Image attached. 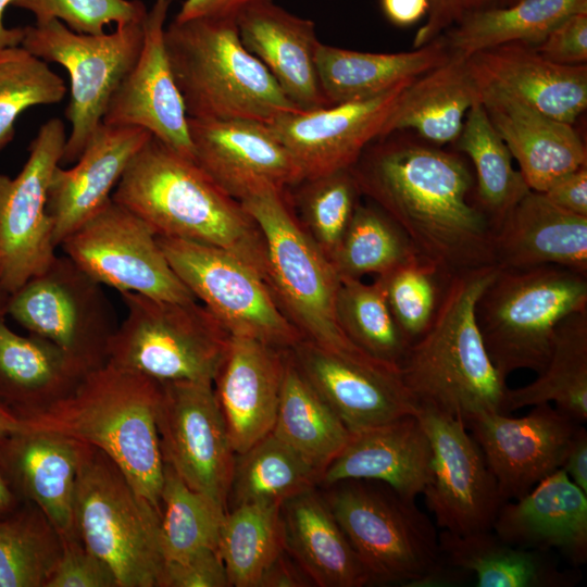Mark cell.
Segmentation results:
<instances>
[{
	"label": "cell",
	"instance_id": "1",
	"mask_svg": "<svg viewBox=\"0 0 587 587\" xmlns=\"http://www.w3.org/2000/svg\"><path fill=\"white\" fill-rule=\"evenodd\" d=\"M350 171L361 195L446 277L496 264L492 226L475 201L474 174L458 153L394 132L372 141Z\"/></svg>",
	"mask_w": 587,
	"mask_h": 587
},
{
	"label": "cell",
	"instance_id": "2",
	"mask_svg": "<svg viewBox=\"0 0 587 587\" xmlns=\"http://www.w3.org/2000/svg\"><path fill=\"white\" fill-rule=\"evenodd\" d=\"M111 198L142 218L157 236L226 249L266 279L265 243L253 217L195 161L155 137L134 155Z\"/></svg>",
	"mask_w": 587,
	"mask_h": 587
},
{
	"label": "cell",
	"instance_id": "3",
	"mask_svg": "<svg viewBox=\"0 0 587 587\" xmlns=\"http://www.w3.org/2000/svg\"><path fill=\"white\" fill-rule=\"evenodd\" d=\"M497 264L453 276L427 332L400 364L402 382L417 408L463 422L483 412L507 413V377L492 363L475 308L497 275Z\"/></svg>",
	"mask_w": 587,
	"mask_h": 587
},
{
	"label": "cell",
	"instance_id": "4",
	"mask_svg": "<svg viewBox=\"0 0 587 587\" xmlns=\"http://www.w3.org/2000/svg\"><path fill=\"white\" fill-rule=\"evenodd\" d=\"M161 386L107 362L89 371L70 395L23 419L28 430L58 433L101 450L161 513L164 461L157 428Z\"/></svg>",
	"mask_w": 587,
	"mask_h": 587
},
{
	"label": "cell",
	"instance_id": "5",
	"mask_svg": "<svg viewBox=\"0 0 587 587\" xmlns=\"http://www.w3.org/2000/svg\"><path fill=\"white\" fill-rule=\"evenodd\" d=\"M164 39L189 117L268 124L300 110L242 45L235 18L173 20Z\"/></svg>",
	"mask_w": 587,
	"mask_h": 587
},
{
	"label": "cell",
	"instance_id": "6",
	"mask_svg": "<svg viewBox=\"0 0 587 587\" xmlns=\"http://www.w3.org/2000/svg\"><path fill=\"white\" fill-rule=\"evenodd\" d=\"M586 310L587 275L558 265L500 267L475 316L492 363L508 377L524 369L540 373L559 323Z\"/></svg>",
	"mask_w": 587,
	"mask_h": 587
},
{
	"label": "cell",
	"instance_id": "7",
	"mask_svg": "<svg viewBox=\"0 0 587 587\" xmlns=\"http://www.w3.org/2000/svg\"><path fill=\"white\" fill-rule=\"evenodd\" d=\"M241 204L264 239L267 284L303 339L333 351L364 352L338 324L336 298L340 278L299 223L288 189H264Z\"/></svg>",
	"mask_w": 587,
	"mask_h": 587
},
{
	"label": "cell",
	"instance_id": "8",
	"mask_svg": "<svg viewBox=\"0 0 587 587\" xmlns=\"http://www.w3.org/2000/svg\"><path fill=\"white\" fill-rule=\"evenodd\" d=\"M74 519L82 542L110 565L120 587H158L161 513L90 445L77 476Z\"/></svg>",
	"mask_w": 587,
	"mask_h": 587
},
{
	"label": "cell",
	"instance_id": "9",
	"mask_svg": "<svg viewBox=\"0 0 587 587\" xmlns=\"http://www.w3.org/2000/svg\"><path fill=\"white\" fill-rule=\"evenodd\" d=\"M121 295L127 313L112 336L108 362L160 383H213L232 334L203 304Z\"/></svg>",
	"mask_w": 587,
	"mask_h": 587
},
{
	"label": "cell",
	"instance_id": "10",
	"mask_svg": "<svg viewBox=\"0 0 587 587\" xmlns=\"http://www.w3.org/2000/svg\"><path fill=\"white\" fill-rule=\"evenodd\" d=\"M324 497L372 583L410 587L441 558L429 516L388 485L347 479Z\"/></svg>",
	"mask_w": 587,
	"mask_h": 587
},
{
	"label": "cell",
	"instance_id": "11",
	"mask_svg": "<svg viewBox=\"0 0 587 587\" xmlns=\"http://www.w3.org/2000/svg\"><path fill=\"white\" fill-rule=\"evenodd\" d=\"M21 46L45 62L62 65L70 76L71 124L61 163H75L102 123L107 108L134 66L142 46V22L116 25L98 35L73 32L53 20L24 27Z\"/></svg>",
	"mask_w": 587,
	"mask_h": 587
},
{
	"label": "cell",
	"instance_id": "12",
	"mask_svg": "<svg viewBox=\"0 0 587 587\" xmlns=\"http://www.w3.org/2000/svg\"><path fill=\"white\" fill-rule=\"evenodd\" d=\"M157 239L178 278L233 336L280 350L303 339L265 277L238 255L207 243L163 236Z\"/></svg>",
	"mask_w": 587,
	"mask_h": 587
},
{
	"label": "cell",
	"instance_id": "13",
	"mask_svg": "<svg viewBox=\"0 0 587 587\" xmlns=\"http://www.w3.org/2000/svg\"><path fill=\"white\" fill-rule=\"evenodd\" d=\"M7 314L55 344L89 371L104 365L117 324L102 285L67 255L9 296Z\"/></svg>",
	"mask_w": 587,
	"mask_h": 587
},
{
	"label": "cell",
	"instance_id": "14",
	"mask_svg": "<svg viewBox=\"0 0 587 587\" xmlns=\"http://www.w3.org/2000/svg\"><path fill=\"white\" fill-rule=\"evenodd\" d=\"M59 247L91 278L121 294L197 300L171 267L154 230L112 198Z\"/></svg>",
	"mask_w": 587,
	"mask_h": 587
},
{
	"label": "cell",
	"instance_id": "15",
	"mask_svg": "<svg viewBox=\"0 0 587 587\" xmlns=\"http://www.w3.org/2000/svg\"><path fill=\"white\" fill-rule=\"evenodd\" d=\"M67 135L62 120L43 123L21 172L0 174V280L8 295L43 273L55 259L47 192Z\"/></svg>",
	"mask_w": 587,
	"mask_h": 587
},
{
	"label": "cell",
	"instance_id": "16",
	"mask_svg": "<svg viewBox=\"0 0 587 587\" xmlns=\"http://www.w3.org/2000/svg\"><path fill=\"white\" fill-rule=\"evenodd\" d=\"M157 428L164 463L227 511L236 452L212 382L161 383Z\"/></svg>",
	"mask_w": 587,
	"mask_h": 587
},
{
	"label": "cell",
	"instance_id": "17",
	"mask_svg": "<svg viewBox=\"0 0 587 587\" xmlns=\"http://www.w3.org/2000/svg\"><path fill=\"white\" fill-rule=\"evenodd\" d=\"M432 448L429 480L422 495L442 530L470 535L491 530L503 503L485 457L464 422L417 408Z\"/></svg>",
	"mask_w": 587,
	"mask_h": 587
},
{
	"label": "cell",
	"instance_id": "18",
	"mask_svg": "<svg viewBox=\"0 0 587 587\" xmlns=\"http://www.w3.org/2000/svg\"><path fill=\"white\" fill-rule=\"evenodd\" d=\"M295 364L350 433L417 413L400 369L364 352H340L301 339L288 349Z\"/></svg>",
	"mask_w": 587,
	"mask_h": 587
},
{
	"label": "cell",
	"instance_id": "19",
	"mask_svg": "<svg viewBox=\"0 0 587 587\" xmlns=\"http://www.w3.org/2000/svg\"><path fill=\"white\" fill-rule=\"evenodd\" d=\"M464 424L478 444L505 502L521 498L561 469L580 423L553 404L541 403L520 417L483 412L470 416Z\"/></svg>",
	"mask_w": 587,
	"mask_h": 587
},
{
	"label": "cell",
	"instance_id": "20",
	"mask_svg": "<svg viewBox=\"0 0 587 587\" xmlns=\"http://www.w3.org/2000/svg\"><path fill=\"white\" fill-rule=\"evenodd\" d=\"M195 162L238 201L264 189H289L304 179L268 124L188 116Z\"/></svg>",
	"mask_w": 587,
	"mask_h": 587
},
{
	"label": "cell",
	"instance_id": "21",
	"mask_svg": "<svg viewBox=\"0 0 587 587\" xmlns=\"http://www.w3.org/2000/svg\"><path fill=\"white\" fill-rule=\"evenodd\" d=\"M173 0H154L142 21L139 55L114 92L102 123L136 126L195 161L188 115L166 51L165 22Z\"/></svg>",
	"mask_w": 587,
	"mask_h": 587
},
{
	"label": "cell",
	"instance_id": "22",
	"mask_svg": "<svg viewBox=\"0 0 587 587\" xmlns=\"http://www.w3.org/2000/svg\"><path fill=\"white\" fill-rule=\"evenodd\" d=\"M413 79L365 100L287 112L268 125L289 150L304 178L350 168L380 136L386 120Z\"/></svg>",
	"mask_w": 587,
	"mask_h": 587
},
{
	"label": "cell",
	"instance_id": "23",
	"mask_svg": "<svg viewBox=\"0 0 587 587\" xmlns=\"http://www.w3.org/2000/svg\"><path fill=\"white\" fill-rule=\"evenodd\" d=\"M87 446L43 430L0 438V466L11 487L22 501H29L43 512L63 540L79 538L74 498Z\"/></svg>",
	"mask_w": 587,
	"mask_h": 587
},
{
	"label": "cell",
	"instance_id": "24",
	"mask_svg": "<svg viewBox=\"0 0 587 587\" xmlns=\"http://www.w3.org/2000/svg\"><path fill=\"white\" fill-rule=\"evenodd\" d=\"M151 136L141 127L101 123L73 167L54 168L47 211L57 247L111 199L112 189Z\"/></svg>",
	"mask_w": 587,
	"mask_h": 587
},
{
	"label": "cell",
	"instance_id": "25",
	"mask_svg": "<svg viewBox=\"0 0 587 587\" xmlns=\"http://www.w3.org/2000/svg\"><path fill=\"white\" fill-rule=\"evenodd\" d=\"M477 88L509 95L535 110L574 125L587 108V65H563L533 46L511 42L466 58Z\"/></svg>",
	"mask_w": 587,
	"mask_h": 587
},
{
	"label": "cell",
	"instance_id": "26",
	"mask_svg": "<svg viewBox=\"0 0 587 587\" xmlns=\"http://www.w3.org/2000/svg\"><path fill=\"white\" fill-rule=\"evenodd\" d=\"M285 366V350L233 336L213 388L236 454L272 432Z\"/></svg>",
	"mask_w": 587,
	"mask_h": 587
},
{
	"label": "cell",
	"instance_id": "27",
	"mask_svg": "<svg viewBox=\"0 0 587 587\" xmlns=\"http://www.w3.org/2000/svg\"><path fill=\"white\" fill-rule=\"evenodd\" d=\"M491 530L524 549H555L574 566L587 560V494L559 469L527 494L501 504Z\"/></svg>",
	"mask_w": 587,
	"mask_h": 587
},
{
	"label": "cell",
	"instance_id": "28",
	"mask_svg": "<svg viewBox=\"0 0 587 587\" xmlns=\"http://www.w3.org/2000/svg\"><path fill=\"white\" fill-rule=\"evenodd\" d=\"M432 448L416 414L351 433L338 455L324 469L319 484L325 487L347 479L380 482L399 495L415 499L426 487Z\"/></svg>",
	"mask_w": 587,
	"mask_h": 587
},
{
	"label": "cell",
	"instance_id": "29",
	"mask_svg": "<svg viewBox=\"0 0 587 587\" xmlns=\"http://www.w3.org/2000/svg\"><path fill=\"white\" fill-rule=\"evenodd\" d=\"M236 21L242 45L300 110L329 105L316 70L320 41L313 21L288 12L273 0L248 7Z\"/></svg>",
	"mask_w": 587,
	"mask_h": 587
},
{
	"label": "cell",
	"instance_id": "30",
	"mask_svg": "<svg viewBox=\"0 0 587 587\" xmlns=\"http://www.w3.org/2000/svg\"><path fill=\"white\" fill-rule=\"evenodd\" d=\"M479 100L519 164L530 190L587 165V150L572 124L552 118L500 91L478 88Z\"/></svg>",
	"mask_w": 587,
	"mask_h": 587
},
{
	"label": "cell",
	"instance_id": "31",
	"mask_svg": "<svg viewBox=\"0 0 587 587\" xmlns=\"http://www.w3.org/2000/svg\"><path fill=\"white\" fill-rule=\"evenodd\" d=\"M501 268L558 265L587 275V216L565 211L542 192L528 191L494 234Z\"/></svg>",
	"mask_w": 587,
	"mask_h": 587
},
{
	"label": "cell",
	"instance_id": "32",
	"mask_svg": "<svg viewBox=\"0 0 587 587\" xmlns=\"http://www.w3.org/2000/svg\"><path fill=\"white\" fill-rule=\"evenodd\" d=\"M0 312V401L21 417L70 395L89 370L55 344L14 332Z\"/></svg>",
	"mask_w": 587,
	"mask_h": 587
},
{
	"label": "cell",
	"instance_id": "33",
	"mask_svg": "<svg viewBox=\"0 0 587 587\" xmlns=\"http://www.w3.org/2000/svg\"><path fill=\"white\" fill-rule=\"evenodd\" d=\"M285 550L321 587H361L370 574L314 488L282 505Z\"/></svg>",
	"mask_w": 587,
	"mask_h": 587
},
{
	"label": "cell",
	"instance_id": "34",
	"mask_svg": "<svg viewBox=\"0 0 587 587\" xmlns=\"http://www.w3.org/2000/svg\"><path fill=\"white\" fill-rule=\"evenodd\" d=\"M478 100L479 91L466 58L450 55L405 87L379 137L412 130L422 140L439 147L455 142L466 113Z\"/></svg>",
	"mask_w": 587,
	"mask_h": 587
},
{
	"label": "cell",
	"instance_id": "35",
	"mask_svg": "<svg viewBox=\"0 0 587 587\" xmlns=\"http://www.w3.org/2000/svg\"><path fill=\"white\" fill-rule=\"evenodd\" d=\"M450 53L440 36L405 52H360L320 42L316 70L329 105L373 98L445 63Z\"/></svg>",
	"mask_w": 587,
	"mask_h": 587
},
{
	"label": "cell",
	"instance_id": "36",
	"mask_svg": "<svg viewBox=\"0 0 587 587\" xmlns=\"http://www.w3.org/2000/svg\"><path fill=\"white\" fill-rule=\"evenodd\" d=\"M439 548L451 565L475 574L479 587H567L577 582L549 552L512 546L492 530L458 535L441 529Z\"/></svg>",
	"mask_w": 587,
	"mask_h": 587
},
{
	"label": "cell",
	"instance_id": "37",
	"mask_svg": "<svg viewBox=\"0 0 587 587\" xmlns=\"http://www.w3.org/2000/svg\"><path fill=\"white\" fill-rule=\"evenodd\" d=\"M587 12V0H517L462 17L440 35L450 55L471 54L511 42L536 46L563 20Z\"/></svg>",
	"mask_w": 587,
	"mask_h": 587
},
{
	"label": "cell",
	"instance_id": "38",
	"mask_svg": "<svg viewBox=\"0 0 587 587\" xmlns=\"http://www.w3.org/2000/svg\"><path fill=\"white\" fill-rule=\"evenodd\" d=\"M271 433L320 473L351 436L336 412L299 371L288 350H285L279 402Z\"/></svg>",
	"mask_w": 587,
	"mask_h": 587
},
{
	"label": "cell",
	"instance_id": "39",
	"mask_svg": "<svg viewBox=\"0 0 587 587\" xmlns=\"http://www.w3.org/2000/svg\"><path fill=\"white\" fill-rule=\"evenodd\" d=\"M551 403L576 422L587 420V310L563 319L545 369L529 384L507 394V413Z\"/></svg>",
	"mask_w": 587,
	"mask_h": 587
},
{
	"label": "cell",
	"instance_id": "40",
	"mask_svg": "<svg viewBox=\"0 0 587 587\" xmlns=\"http://www.w3.org/2000/svg\"><path fill=\"white\" fill-rule=\"evenodd\" d=\"M454 143L473 164L474 198L495 234L505 215L530 188L521 172L513 167V157L492 126L480 100L466 113Z\"/></svg>",
	"mask_w": 587,
	"mask_h": 587
},
{
	"label": "cell",
	"instance_id": "41",
	"mask_svg": "<svg viewBox=\"0 0 587 587\" xmlns=\"http://www.w3.org/2000/svg\"><path fill=\"white\" fill-rule=\"evenodd\" d=\"M320 471L272 433L236 454L228 494L234 507L248 503L283 504L313 489Z\"/></svg>",
	"mask_w": 587,
	"mask_h": 587
},
{
	"label": "cell",
	"instance_id": "42",
	"mask_svg": "<svg viewBox=\"0 0 587 587\" xmlns=\"http://www.w3.org/2000/svg\"><path fill=\"white\" fill-rule=\"evenodd\" d=\"M282 505L248 503L226 512L218 552L230 586L258 587L267 567L285 551Z\"/></svg>",
	"mask_w": 587,
	"mask_h": 587
},
{
	"label": "cell",
	"instance_id": "43",
	"mask_svg": "<svg viewBox=\"0 0 587 587\" xmlns=\"http://www.w3.org/2000/svg\"><path fill=\"white\" fill-rule=\"evenodd\" d=\"M63 539L43 512L23 501L0 519V587H45Z\"/></svg>",
	"mask_w": 587,
	"mask_h": 587
},
{
	"label": "cell",
	"instance_id": "44",
	"mask_svg": "<svg viewBox=\"0 0 587 587\" xmlns=\"http://www.w3.org/2000/svg\"><path fill=\"white\" fill-rule=\"evenodd\" d=\"M412 242L382 209L359 203L330 263L340 279L383 275L420 261Z\"/></svg>",
	"mask_w": 587,
	"mask_h": 587
},
{
	"label": "cell",
	"instance_id": "45",
	"mask_svg": "<svg viewBox=\"0 0 587 587\" xmlns=\"http://www.w3.org/2000/svg\"><path fill=\"white\" fill-rule=\"evenodd\" d=\"M226 510L190 488L164 463L161 491V550L164 561L182 560L202 549H218Z\"/></svg>",
	"mask_w": 587,
	"mask_h": 587
},
{
	"label": "cell",
	"instance_id": "46",
	"mask_svg": "<svg viewBox=\"0 0 587 587\" xmlns=\"http://www.w3.org/2000/svg\"><path fill=\"white\" fill-rule=\"evenodd\" d=\"M336 316L345 335L370 357L400 367L411 344L395 321L384 291L375 279H340Z\"/></svg>",
	"mask_w": 587,
	"mask_h": 587
},
{
	"label": "cell",
	"instance_id": "47",
	"mask_svg": "<svg viewBox=\"0 0 587 587\" xmlns=\"http://www.w3.org/2000/svg\"><path fill=\"white\" fill-rule=\"evenodd\" d=\"M288 197L295 214L329 260L347 230L362 196L350 168L304 178ZM294 209V208H292Z\"/></svg>",
	"mask_w": 587,
	"mask_h": 587
},
{
	"label": "cell",
	"instance_id": "48",
	"mask_svg": "<svg viewBox=\"0 0 587 587\" xmlns=\"http://www.w3.org/2000/svg\"><path fill=\"white\" fill-rule=\"evenodd\" d=\"M66 86L47 62L22 46L0 49V152L13 140L17 117L62 101Z\"/></svg>",
	"mask_w": 587,
	"mask_h": 587
},
{
	"label": "cell",
	"instance_id": "49",
	"mask_svg": "<svg viewBox=\"0 0 587 587\" xmlns=\"http://www.w3.org/2000/svg\"><path fill=\"white\" fill-rule=\"evenodd\" d=\"M390 312L412 345L430 327L451 278L420 260L375 278Z\"/></svg>",
	"mask_w": 587,
	"mask_h": 587
},
{
	"label": "cell",
	"instance_id": "50",
	"mask_svg": "<svg viewBox=\"0 0 587 587\" xmlns=\"http://www.w3.org/2000/svg\"><path fill=\"white\" fill-rule=\"evenodd\" d=\"M12 5L33 13L37 24L57 20L91 35L104 33L112 23H141L148 11L140 0H14Z\"/></svg>",
	"mask_w": 587,
	"mask_h": 587
},
{
	"label": "cell",
	"instance_id": "51",
	"mask_svg": "<svg viewBox=\"0 0 587 587\" xmlns=\"http://www.w3.org/2000/svg\"><path fill=\"white\" fill-rule=\"evenodd\" d=\"M45 587H120L110 565L79 538L63 540L61 557Z\"/></svg>",
	"mask_w": 587,
	"mask_h": 587
},
{
	"label": "cell",
	"instance_id": "52",
	"mask_svg": "<svg viewBox=\"0 0 587 587\" xmlns=\"http://www.w3.org/2000/svg\"><path fill=\"white\" fill-rule=\"evenodd\" d=\"M218 549H202L182 560L164 561L158 587H228Z\"/></svg>",
	"mask_w": 587,
	"mask_h": 587
},
{
	"label": "cell",
	"instance_id": "53",
	"mask_svg": "<svg viewBox=\"0 0 587 587\" xmlns=\"http://www.w3.org/2000/svg\"><path fill=\"white\" fill-rule=\"evenodd\" d=\"M534 49L544 58L563 65L587 61V12L575 13L560 22Z\"/></svg>",
	"mask_w": 587,
	"mask_h": 587
},
{
	"label": "cell",
	"instance_id": "54",
	"mask_svg": "<svg viewBox=\"0 0 587 587\" xmlns=\"http://www.w3.org/2000/svg\"><path fill=\"white\" fill-rule=\"evenodd\" d=\"M426 22L413 39V49L420 48L445 33L462 17L485 9L503 7L516 0H428Z\"/></svg>",
	"mask_w": 587,
	"mask_h": 587
},
{
	"label": "cell",
	"instance_id": "55",
	"mask_svg": "<svg viewBox=\"0 0 587 587\" xmlns=\"http://www.w3.org/2000/svg\"><path fill=\"white\" fill-rule=\"evenodd\" d=\"M542 193L557 207L587 216V165L560 177Z\"/></svg>",
	"mask_w": 587,
	"mask_h": 587
},
{
	"label": "cell",
	"instance_id": "56",
	"mask_svg": "<svg viewBox=\"0 0 587 587\" xmlns=\"http://www.w3.org/2000/svg\"><path fill=\"white\" fill-rule=\"evenodd\" d=\"M263 0H185L176 21L201 17L235 18L248 7Z\"/></svg>",
	"mask_w": 587,
	"mask_h": 587
},
{
	"label": "cell",
	"instance_id": "57",
	"mask_svg": "<svg viewBox=\"0 0 587 587\" xmlns=\"http://www.w3.org/2000/svg\"><path fill=\"white\" fill-rule=\"evenodd\" d=\"M561 469L569 478L587 494V432L579 424L571 439Z\"/></svg>",
	"mask_w": 587,
	"mask_h": 587
},
{
	"label": "cell",
	"instance_id": "58",
	"mask_svg": "<svg viewBox=\"0 0 587 587\" xmlns=\"http://www.w3.org/2000/svg\"><path fill=\"white\" fill-rule=\"evenodd\" d=\"M301 567L294 563L282 552L264 572L258 587H300L307 586L308 576Z\"/></svg>",
	"mask_w": 587,
	"mask_h": 587
},
{
	"label": "cell",
	"instance_id": "59",
	"mask_svg": "<svg viewBox=\"0 0 587 587\" xmlns=\"http://www.w3.org/2000/svg\"><path fill=\"white\" fill-rule=\"evenodd\" d=\"M380 7L390 23L404 27L417 23L427 15L429 1L380 0Z\"/></svg>",
	"mask_w": 587,
	"mask_h": 587
},
{
	"label": "cell",
	"instance_id": "60",
	"mask_svg": "<svg viewBox=\"0 0 587 587\" xmlns=\"http://www.w3.org/2000/svg\"><path fill=\"white\" fill-rule=\"evenodd\" d=\"M14 0H0V49L21 46L24 38V27H7L4 25V13Z\"/></svg>",
	"mask_w": 587,
	"mask_h": 587
},
{
	"label": "cell",
	"instance_id": "61",
	"mask_svg": "<svg viewBox=\"0 0 587 587\" xmlns=\"http://www.w3.org/2000/svg\"><path fill=\"white\" fill-rule=\"evenodd\" d=\"M27 430L25 420L0 401V438Z\"/></svg>",
	"mask_w": 587,
	"mask_h": 587
},
{
	"label": "cell",
	"instance_id": "62",
	"mask_svg": "<svg viewBox=\"0 0 587 587\" xmlns=\"http://www.w3.org/2000/svg\"><path fill=\"white\" fill-rule=\"evenodd\" d=\"M22 502L0 466V519L13 512Z\"/></svg>",
	"mask_w": 587,
	"mask_h": 587
},
{
	"label": "cell",
	"instance_id": "63",
	"mask_svg": "<svg viewBox=\"0 0 587 587\" xmlns=\"http://www.w3.org/2000/svg\"><path fill=\"white\" fill-rule=\"evenodd\" d=\"M9 296L10 295H8L4 291V289H3L2 285H1V280H0V312L4 311L7 313L5 309H7V302H8Z\"/></svg>",
	"mask_w": 587,
	"mask_h": 587
},
{
	"label": "cell",
	"instance_id": "64",
	"mask_svg": "<svg viewBox=\"0 0 587 587\" xmlns=\"http://www.w3.org/2000/svg\"><path fill=\"white\" fill-rule=\"evenodd\" d=\"M517 1V0H516Z\"/></svg>",
	"mask_w": 587,
	"mask_h": 587
}]
</instances>
